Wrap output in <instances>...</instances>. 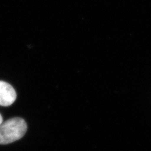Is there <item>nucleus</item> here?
I'll use <instances>...</instances> for the list:
<instances>
[{
    "label": "nucleus",
    "instance_id": "2",
    "mask_svg": "<svg viewBox=\"0 0 151 151\" xmlns=\"http://www.w3.org/2000/svg\"><path fill=\"white\" fill-rule=\"evenodd\" d=\"M16 99L17 93L12 85L0 81V106H10Z\"/></svg>",
    "mask_w": 151,
    "mask_h": 151
},
{
    "label": "nucleus",
    "instance_id": "3",
    "mask_svg": "<svg viewBox=\"0 0 151 151\" xmlns=\"http://www.w3.org/2000/svg\"><path fill=\"white\" fill-rule=\"evenodd\" d=\"M2 123H3V117H2L1 115L0 114V125H1Z\"/></svg>",
    "mask_w": 151,
    "mask_h": 151
},
{
    "label": "nucleus",
    "instance_id": "1",
    "mask_svg": "<svg viewBox=\"0 0 151 151\" xmlns=\"http://www.w3.org/2000/svg\"><path fill=\"white\" fill-rule=\"evenodd\" d=\"M27 130L25 121L21 118H13L0 125V144H8L23 137Z\"/></svg>",
    "mask_w": 151,
    "mask_h": 151
}]
</instances>
